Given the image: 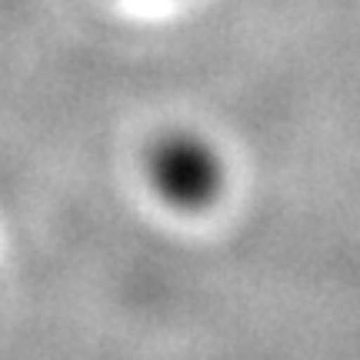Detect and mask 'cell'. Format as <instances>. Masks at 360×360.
I'll return each mask as SVG.
<instances>
[{"label": "cell", "instance_id": "1", "mask_svg": "<svg viewBox=\"0 0 360 360\" xmlns=\"http://www.w3.org/2000/svg\"><path fill=\"white\" fill-rule=\"evenodd\" d=\"M150 177L157 191L167 197V204L184 210H200L210 204L224 184L217 154L193 137H167L157 143L150 157Z\"/></svg>", "mask_w": 360, "mask_h": 360}]
</instances>
